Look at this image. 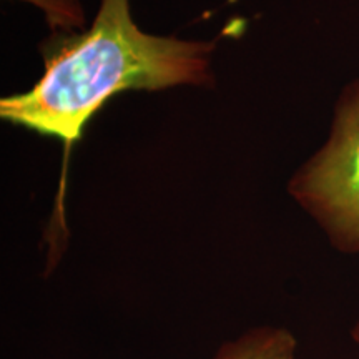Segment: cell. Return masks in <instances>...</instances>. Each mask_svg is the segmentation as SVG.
<instances>
[{
	"instance_id": "obj_1",
	"label": "cell",
	"mask_w": 359,
	"mask_h": 359,
	"mask_svg": "<svg viewBox=\"0 0 359 359\" xmlns=\"http://www.w3.org/2000/svg\"><path fill=\"white\" fill-rule=\"evenodd\" d=\"M208 52L206 43L142 32L130 15L128 0H102L88 32L62 45L47 60L39 83L2 100L0 114L72 145L115 93L205 82Z\"/></svg>"
},
{
	"instance_id": "obj_2",
	"label": "cell",
	"mask_w": 359,
	"mask_h": 359,
	"mask_svg": "<svg viewBox=\"0 0 359 359\" xmlns=\"http://www.w3.org/2000/svg\"><path fill=\"white\" fill-rule=\"evenodd\" d=\"M291 190L338 248L359 251V88L341 103L330 143Z\"/></svg>"
},
{
	"instance_id": "obj_3",
	"label": "cell",
	"mask_w": 359,
	"mask_h": 359,
	"mask_svg": "<svg viewBox=\"0 0 359 359\" xmlns=\"http://www.w3.org/2000/svg\"><path fill=\"white\" fill-rule=\"evenodd\" d=\"M296 339L283 327H253L228 341L213 359H294Z\"/></svg>"
},
{
	"instance_id": "obj_4",
	"label": "cell",
	"mask_w": 359,
	"mask_h": 359,
	"mask_svg": "<svg viewBox=\"0 0 359 359\" xmlns=\"http://www.w3.org/2000/svg\"><path fill=\"white\" fill-rule=\"evenodd\" d=\"M353 338L356 339V343L359 344V325H358V326L354 327V330H353Z\"/></svg>"
}]
</instances>
